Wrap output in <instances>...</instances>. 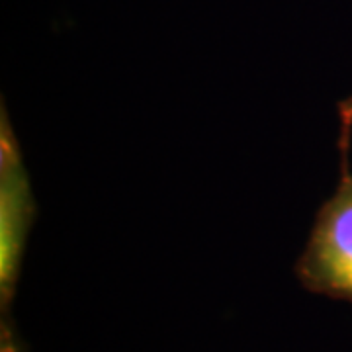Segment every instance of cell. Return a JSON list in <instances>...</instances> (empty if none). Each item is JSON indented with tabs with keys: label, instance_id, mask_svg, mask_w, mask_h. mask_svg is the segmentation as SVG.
Returning a JSON list of instances; mask_svg holds the SVG:
<instances>
[{
	"label": "cell",
	"instance_id": "6da1fadb",
	"mask_svg": "<svg viewBox=\"0 0 352 352\" xmlns=\"http://www.w3.org/2000/svg\"><path fill=\"white\" fill-rule=\"evenodd\" d=\"M339 184L321 204L294 272L307 292L352 302V96L339 102Z\"/></svg>",
	"mask_w": 352,
	"mask_h": 352
},
{
	"label": "cell",
	"instance_id": "7a4b0ae2",
	"mask_svg": "<svg viewBox=\"0 0 352 352\" xmlns=\"http://www.w3.org/2000/svg\"><path fill=\"white\" fill-rule=\"evenodd\" d=\"M38 208L32 194L20 143L2 102L0 113V307L10 311L24 261L28 231Z\"/></svg>",
	"mask_w": 352,
	"mask_h": 352
}]
</instances>
